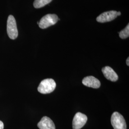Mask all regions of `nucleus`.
<instances>
[{
	"label": "nucleus",
	"instance_id": "obj_1",
	"mask_svg": "<svg viewBox=\"0 0 129 129\" xmlns=\"http://www.w3.org/2000/svg\"><path fill=\"white\" fill-rule=\"evenodd\" d=\"M56 87V83L54 79L47 78L43 80L40 83L37 90L42 94H46L53 92Z\"/></svg>",
	"mask_w": 129,
	"mask_h": 129
},
{
	"label": "nucleus",
	"instance_id": "obj_2",
	"mask_svg": "<svg viewBox=\"0 0 129 129\" xmlns=\"http://www.w3.org/2000/svg\"><path fill=\"white\" fill-rule=\"evenodd\" d=\"M7 32L11 39H15L18 35L15 19L12 15L9 16L7 23Z\"/></svg>",
	"mask_w": 129,
	"mask_h": 129
},
{
	"label": "nucleus",
	"instance_id": "obj_3",
	"mask_svg": "<svg viewBox=\"0 0 129 129\" xmlns=\"http://www.w3.org/2000/svg\"><path fill=\"white\" fill-rule=\"evenodd\" d=\"M111 123L114 129H127L124 118L118 112H114L111 117Z\"/></svg>",
	"mask_w": 129,
	"mask_h": 129
},
{
	"label": "nucleus",
	"instance_id": "obj_4",
	"mask_svg": "<svg viewBox=\"0 0 129 129\" xmlns=\"http://www.w3.org/2000/svg\"><path fill=\"white\" fill-rule=\"evenodd\" d=\"M58 18L55 14H47L43 17L39 23V26L41 29H46L55 24Z\"/></svg>",
	"mask_w": 129,
	"mask_h": 129
},
{
	"label": "nucleus",
	"instance_id": "obj_5",
	"mask_svg": "<svg viewBox=\"0 0 129 129\" xmlns=\"http://www.w3.org/2000/svg\"><path fill=\"white\" fill-rule=\"evenodd\" d=\"M88 117L85 114L81 112L77 113L73 120V129H81L86 123Z\"/></svg>",
	"mask_w": 129,
	"mask_h": 129
},
{
	"label": "nucleus",
	"instance_id": "obj_6",
	"mask_svg": "<svg viewBox=\"0 0 129 129\" xmlns=\"http://www.w3.org/2000/svg\"><path fill=\"white\" fill-rule=\"evenodd\" d=\"M116 11H110L104 12L97 17L96 20L99 23H106L114 20L118 16Z\"/></svg>",
	"mask_w": 129,
	"mask_h": 129
},
{
	"label": "nucleus",
	"instance_id": "obj_7",
	"mask_svg": "<svg viewBox=\"0 0 129 129\" xmlns=\"http://www.w3.org/2000/svg\"><path fill=\"white\" fill-rule=\"evenodd\" d=\"M82 83L85 86L88 87L98 88L101 86L100 80L93 76H88L83 78Z\"/></svg>",
	"mask_w": 129,
	"mask_h": 129
},
{
	"label": "nucleus",
	"instance_id": "obj_8",
	"mask_svg": "<svg viewBox=\"0 0 129 129\" xmlns=\"http://www.w3.org/2000/svg\"><path fill=\"white\" fill-rule=\"evenodd\" d=\"M37 126L40 129H55V125L50 118L44 116L38 123Z\"/></svg>",
	"mask_w": 129,
	"mask_h": 129
},
{
	"label": "nucleus",
	"instance_id": "obj_9",
	"mask_svg": "<svg viewBox=\"0 0 129 129\" xmlns=\"http://www.w3.org/2000/svg\"><path fill=\"white\" fill-rule=\"evenodd\" d=\"M102 72L107 79L112 82H115L118 79V76L110 67L106 66L102 69Z\"/></svg>",
	"mask_w": 129,
	"mask_h": 129
},
{
	"label": "nucleus",
	"instance_id": "obj_10",
	"mask_svg": "<svg viewBox=\"0 0 129 129\" xmlns=\"http://www.w3.org/2000/svg\"><path fill=\"white\" fill-rule=\"evenodd\" d=\"M52 0H35L34 6L36 8H40L51 3Z\"/></svg>",
	"mask_w": 129,
	"mask_h": 129
},
{
	"label": "nucleus",
	"instance_id": "obj_11",
	"mask_svg": "<svg viewBox=\"0 0 129 129\" xmlns=\"http://www.w3.org/2000/svg\"><path fill=\"white\" fill-rule=\"evenodd\" d=\"M119 36L121 39H126L129 36V24H128L127 26L124 29L119 33Z\"/></svg>",
	"mask_w": 129,
	"mask_h": 129
},
{
	"label": "nucleus",
	"instance_id": "obj_12",
	"mask_svg": "<svg viewBox=\"0 0 129 129\" xmlns=\"http://www.w3.org/2000/svg\"><path fill=\"white\" fill-rule=\"evenodd\" d=\"M4 123L0 120V129H4Z\"/></svg>",
	"mask_w": 129,
	"mask_h": 129
},
{
	"label": "nucleus",
	"instance_id": "obj_13",
	"mask_svg": "<svg viewBox=\"0 0 129 129\" xmlns=\"http://www.w3.org/2000/svg\"><path fill=\"white\" fill-rule=\"evenodd\" d=\"M126 64L128 66H129V57H128L127 58V60H126Z\"/></svg>",
	"mask_w": 129,
	"mask_h": 129
},
{
	"label": "nucleus",
	"instance_id": "obj_14",
	"mask_svg": "<svg viewBox=\"0 0 129 129\" xmlns=\"http://www.w3.org/2000/svg\"><path fill=\"white\" fill-rule=\"evenodd\" d=\"M120 14H121V13H120V12H117V15H118V16H120Z\"/></svg>",
	"mask_w": 129,
	"mask_h": 129
},
{
	"label": "nucleus",
	"instance_id": "obj_15",
	"mask_svg": "<svg viewBox=\"0 0 129 129\" xmlns=\"http://www.w3.org/2000/svg\"><path fill=\"white\" fill-rule=\"evenodd\" d=\"M39 22H37V24H39Z\"/></svg>",
	"mask_w": 129,
	"mask_h": 129
}]
</instances>
